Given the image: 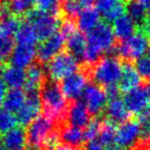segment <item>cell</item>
<instances>
[{
    "label": "cell",
    "mask_w": 150,
    "mask_h": 150,
    "mask_svg": "<svg viewBox=\"0 0 150 150\" xmlns=\"http://www.w3.org/2000/svg\"><path fill=\"white\" fill-rule=\"evenodd\" d=\"M112 29L117 39L126 40L136 33V22L128 13H124L113 21Z\"/></svg>",
    "instance_id": "cb8c5ba5"
},
{
    "label": "cell",
    "mask_w": 150,
    "mask_h": 150,
    "mask_svg": "<svg viewBox=\"0 0 150 150\" xmlns=\"http://www.w3.org/2000/svg\"><path fill=\"white\" fill-rule=\"evenodd\" d=\"M115 135H116V127L115 124L111 122L110 120H106L102 122V128L99 135L98 140L102 143L104 146L111 147L112 144H115Z\"/></svg>",
    "instance_id": "f1b7e54d"
},
{
    "label": "cell",
    "mask_w": 150,
    "mask_h": 150,
    "mask_svg": "<svg viewBox=\"0 0 150 150\" xmlns=\"http://www.w3.org/2000/svg\"><path fill=\"white\" fill-rule=\"evenodd\" d=\"M123 101L130 113L141 115L150 109V100L146 88L138 87L124 94Z\"/></svg>",
    "instance_id": "7c38bea8"
},
{
    "label": "cell",
    "mask_w": 150,
    "mask_h": 150,
    "mask_svg": "<svg viewBox=\"0 0 150 150\" xmlns=\"http://www.w3.org/2000/svg\"><path fill=\"white\" fill-rule=\"evenodd\" d=\"M29 150H38V149H35V148H31V149H29Z\"/></svg>",
    "instance_id": "816d5d0a"
},
{
    "label": "cell",
    "mask_w": 150,
    "mask_h": 150,
    "mask_svg": "<svg viewBox=\"0 0 150 150\" xmlns=\"http://www.w3.org/2000/svg\"><path fill=\"white\" fill-rule=\"evenodd\" d=\"M42 109L41 99L38 93H28L24 105L17 113V120L21 125H30L39 117Z\"/></svg>",
    "instance_id": "5bb4252c"
},
{
    "label": "cell",
    "mask_w": 150,
    "mask_h": 150,
    "mask_svg": "<svg viewBox=\"0 0 150 150\" xmlns=\"http://www.w3.org/2000/svg\"><path fill=\"white\" fill-rule=\"evenodd\" d=\"M78 69V59L70 52H62L47 62L46 73L52 82L63 81Z\"/></svg>",
    "instance_id": "5b68a950"
},
{
    "label": "cell",
    "mask_w": 150,
    "mask_h": 150,
    "mask_svg": "<svg viewBox=\"0 0 150 150\" xmlns=\"http://www.w3.org/2000/svg\"><path fill=\"white\" fill-rule=\"evenodd\" d=\"M60 142H61V139H60L59 134L56 132H54L45 140V142H44L42 148H43L44 150H55L56 148H58V147L60 146Z\"/></svg>",
    "instance_id": "74e56055"
},
{
    "label": "cell",
    "mask_w": 150,
    "mask_h": 150,
    "mask_svg": "<svg viewBox=\"0 0 150 150\" xmlns=\"http://www.w3.org/2000/svg\"><path fill=\"white\" fill-rule=\"evenodd\" d=\"M1 77L6 87L11 89H21L26 84V71L23 69L7 65L1 71Z\"/></svg>",
    "instance_id": "ffe728a7"
},
{
    "label": "cell",
    "mask_w": 150,
    "mask_h": 150,
    "mask_svg": "<svg viewBox=\"0 0 150 150\" xmlns=\"http://www.w3.org/2000/svg\"><path fill=\"white\" fill-rule=\"evenodd\" d=\"M147 89V92H148V96H149V100H150V83L148 84V86L146 87Z\"/></svg>",
    "instance_id": "7dc6e473"
},
{
    "label": "cell",
    "mask_w": 150,
    "mask_h": 150,
    "mask_svg": "<svg viewBox=\"0 0 150 150\" xmlns=\"http://www.w3.org/2000/svg\"><path fill=\"white\" fill-rule=\"evenodd\" d=\"M1 141H2V137H0V144H1Z\"/></svg>",
    "instance_id": "f907efd6"
},
{
    "label": "cell",
    "mask_w": 150,
    "mask_h": 150,
    "mask_svg": "<svg viewBox=\"0 0 150 150\" xmlns=\"http://www.w3.org/2000/svg\"><path fill=\"white\" fill-rule=\"evenodd\" d=\"M128 14L135 22H144L147 18V10L140 2V0H130L126 3Z\"/></svg>",
    "instance_id": "f546056e"
},
{
    "label": "cell",
    "mask_w": 150,
    "mask_h": 150,
    "mask_svg": "<svg viewBox=\"0 0 150 150\" xmlns=\"http://www.w3.org/2000/svg\"><path fill=\"white\" fill-rule=\"evenodd\" d=\"M105 150H120L119 148H118V147H114V146H111V147H108V148L107 149H105Z\"/></svg>",
    "instance_id": "bcb514c9"
},
{
    "label": "cell",
    "mask_w": 150,
    "mask_h": 150,
    "mask_svg": "<svg viewBox=\"0 0 150 150\" xmlns=\"http://www.w3.org/2000/svg\"><path fill=\"white\" fill-rule=\"evenodd\" d=\"M141 80L142 78L139 75L136 67H134L132 63H124L119 81V89L124 91L126 93L133 89H136L140 87Z\"/></svg>",
    "instance_id": "603a6c76"
},
{
    "label": "cell",
    "mask_w": 150,
    "mask_h": 150,
    "mask_svg": "<svg viewBox=\"0 0 150 150\" xmlns=\"http://www.w3.org/2000/svg\"><path fill=\"white\" fill-rule=\"evenodd\" d=\"M45 71L39 64H33L26 71V88L28 93H38V90L43 87Z\"/></svg>",
    "instance_id": "d4e9b609"
},
{
    "label": "cell",
    "mask_w": 150,
    "mask_h": 150,
    "mask_svg": "<svg viewBox=\"0 0 150 150\" xmlns=\"http://www.w3.org/2000/svg\"><path fill=\"white\" fill-rule=\"evenodd\" d=\"M83 103L90 115H100L106 109L109 98L105 89L98 84H88L82 95Z\"/></svg>",
    "instance_id": "30bf717a"
},
{
    "label": "cell",
    "mask_w": 150,
    "mask_h": 150,
    "mask_svg": "<svg viewBox=\"0 0 150 150\" xmlns=\"http://www.w3.org/2000/svg\"><path fill=\"white\" fill-rule=\"evenodd\" d=\"M55 150H76L74 148H71V147H68L66 145H60L58 148H56Z\"/></svg>",
    "instance_id": "7bdbcfd3"
},
{
    "label": "cell",
    "mask_w": 150,
    "mask_h": 150,
    "mask_svg": "<svg viewBox=\"0 0 150 150\" xmlns=\"http://www.w3.org/2000/svg\"><path fill=\"white\" fill-rule=\"evenodd\" d=\"M90 115H90V110L83 102L75 101L68 107L66 117L69 125L82 129L85 128L88 122L92 120Z\"/></svg>",
    "instance_id": "2e32d148"
},
{
    "label": "cell",
    "mask_w": 150,
    "mask_h": 150,
    "mask_svg": "<svg viewBox=\"0 0 150 150\" xmlns=\"http://www.w3.org/2000/svg\"><path fill=\"white\" fill-rule=\"evenodd\" d=\"M140 2L146 8L147 11H150V0H140Z\"/></svg>",
    "instance_id": "b9f144b4"
},
{
    "label": "cell",
    "mask_w": 150,
    "mask_h": 150,
    "mask_svg": "<svg viewBox=\"0 0 150 150\" xmlns=\"http://www.w3.org/2000/svg\"><path fill=\"white\" fill-rule=\"evenodd\" d=\"M138 122L141 131V140L144 143L150 142V109L139 115Z\"/></svg>",
    "instance_id": "e575fe53"
},
{
    "label": "cell",
    "mask_w": 150,
    "mask_h": 150,
    "mask_svg": "<svg viewBox=\"0 0 150 150\" xmlns=\"http://www.w3.org/2000/svg\"><path fill=\"white\" fill-rule=\"evenodd\" d=\"M82 4L79 0H62V8L63 12L69 20L79 16L80 11L82 10Z\"/></svg>",
    "instance_id": "d6a6232c"
},
{
    "label": "cell",
    "mask_w": 150,
    "mask_h": 150,
    "mask_svg": "<svg viewBox=\"0 0 150 150\" xmlns=\"http://www.w3.org/2000/svg\"><path fill=\"white\" fill-rule=\"evenodd\" d=\"M105 112L108 117V120H110L113 124H122L126 122L131 115L123 99L119 97L110 99L108 101Z\"/></svg>",
    "instance_id": "ac0fdd59"
},
{
    "label": "cell",
    "mask_w": 150,
    "mask_h": 150,
    "mask_svg": "<svg viewBox=\"0 0 150 150\" xmlns=\"http://www.w3.org/2000/svg\"><path fill=\"white\" fill-rule=\"evenodd\" d=\"M18 122L17 117L14 113L9 112L7 110H0V133H7L8 131L16 128V125Z\"/></svg>",
    "instance_id": "836d02e7"
},
{
    "label": "cell",
    "mask_w": 150,
    "mask_h": 150,
    "mask_svg": "<svg viewBox=\"0 0 150 150\" xmlns=\"http://www.w3.org/2000/svg\"><path fill=\"white\" fill-rule=\"evenodd\" d=\"M59 136L64 145L74 149L82 146V144L85 141L83 130L77 127L71 126V125L63 127L59 133Z\"/></svg>",
    "instance_id": "44dd1931"
},
{
    "label": "cell",
    "mask_w": 150,
    "mask_h": 150,
    "mask_svg": "<svg viewBox=\"0 0 150 150\" xmlns=\"http://www.w3.org/2000/svg\"><path fill=\"white\" fill-rule=\"evenodd\" d=\"M88 85L86 74L82 71H76L63 80L61 84V89L67 99L76 101L83 95Z\"/></svg>",
    "instance_id": "4fadbf2b"
},
{
    "label": "cell",
    "mask_w": 150,
    "mask_h": 150,
    "mask_svg": "<svg viewBox=\"0 0 150 150\" xmlns=\"http://www.w3.org/2000/svg\"><path fill=\"white\" fill-rule=\"evenodd\" d=\"M143 34L146 36L148 39H150V16L145 18L143 22Z\"/></svg>",
    "instance_id": "60d3db41"
},
{
    "label": "cell",
    "mask_w": 150,
    "mask_h": 150,
    "mask_svg": "<svg viewBox=\"0 0 150 150\" xmlns=\"http://www.w3.org/2000/svg\"><path fill=\"white\" fill-rule=\"evenodd\" d=\"M79 1L81 2V4H84V5L88 6L93 1H95V0H79Z\"/></svg>",
    "instance_id": "f6af8a7d"
},
{
    "label": "cell",
    "mask_w": 150,
    "mask_h": 150,
    "mask_svg": "<svg viewBox=\"0 0 150 150\" xmlns=\"http://www.w3.org/2000/svg\"><path fill=\"white\" fill-rule=\"evenodd\" d=\"M27 99V94L21 89L8 90L3 100L4 110L11 113H18Z\"/></svg>",
    "instance_id": "4316f807"
},
{
    "label": "cell",
    "mask_w": 150,
    "mask_h": 150,
    "mask_svg": "<svg viewBox=\"0 0 150 150\" xmlns=\"http://www.w3.org/2000/svg\"><path fill=\"white\" fill-rule=\"evenodd\" d=\"M37 56V50L35 47L30 46H14L11 54H10V63L11 65L20 69H26L33 65L35 57Z\"/></svg>",
    "instance_id": "e0dca14e"
},
{
    "label": "cell",
    "mask_w": 150,
    "mask_h": 150,
    "mask_svg": "<svg viewBox=\"0 0 150 150\" xmlns=\"http://www.w3.org/2000/svg\"><path fill=\"white\" fill-rule=\"evenodd\" d=\"M20 26L21 23L14 16L5 14L0 21V67L10 57L14 48L16 34Z\"/></svg>",
    "instance_id": "277c9868"
},
{
    "label": "cell",
    "mask_w": 150,
    "mask_h": 150,
    "mask_svg": "<svg viewBox=\"0 0 150 150\" xmlns=\"http://www.w3.org/2000/svg\"><path fill=\"white\" fill-rule=\"evenodd\" d=\"M4 11H5V6L0 5V21H1V18L5 16V14H4Z\"/></svg>",
    "instance_id": "ee69618b"
},
{
    "label": "cell",
    "mask_w": 150,
    "mask_h": 150,
    "mask_svg": "<svg viewBox=\"0 0 150 150\" xmlns=\"http://www.w3.org/2000/svg\"><path fill=\"white\" fill-rule=\"evenodd\" d=\"M136 69L141 78L150 82V53H146L144 56L136 61Z\"/></svg>",
    "instance_id": "8d00e7d4"
},
{
    "label": "cell",
    "mask_w": 150,
    "mask_h": 150,
    "mask_svg": "<svg viewBox=\"0 0 150 150\" xmlns=\"http://www.w3.org/2000/svg\"><path fill=\"white\" fill-rule=\"evenodd\" d=\"M139 140H141V131L137 120H128L116 129L115 144L119 149H132Z\"/></svg>",
    "instance_id": "ba28073f"
},
{
    "label": "cell",
    "mask_w": 150,
    "mask_h": 150,
    "mask_svg": "<svg viewBox=\"0 0 150 150\" xmlns=\"http://www.w3.org/2000/svg\"><path fill=\"white\" fill-rule=\"evenodd\" d=\"M35 6L40 12L56 16L62 6V0H35Z\"/></svg>",
    "instance_id": "1f68e13d"
},
{
    "label": "cell",
    "mask_w": 150,
    "mask_h": 150,
    "mask_svg": "<svg viewBox=\"0 0 150 150\" xmlns=\"http://www.w3.org/2000/svg\"><path fill=\"white\" fill-rule=\"evenodd\" d=\"M35 5V0H8V8L17 16L30 13Z\"/></svg>",
    "instance_id": "4dcf8cb0"
},
{
    "label": "cell",
    "mask_w": 150,
    "mask_h": 150,
    "mask_svg": "<svg viewBox=\"0 0 150 150\" xmlns=\"http://www.w3.org/2000/svg\"><path fill=\"white\" fill-rule=\"evenodd\" d=\"M69 52L77 59L83 60V56L88 47V38L79 31H75L66 39Z\"/></svg>",
    "instance_id": "484cf974"
},
{
    "label": "cell",
    "mask_w": 150,
    "mask_h": 150,
    "mask_svg": "<svg viewBox=\"0 0 150 150\" xmlns=\"http://www.w3.org/2000/svg\"><path fill=\"white\" fill-rule=\"evenodd\" d=\"M27 140L32 148H42L45 140L55 132V122L45 115H39L27 129Z\"/></svg>",
    "instance_id": "8992f818"
},
{
    "label": "cell",
    "mask_w": 150,
    "mask_h": 150,
    "mask_svg": "<svg viewBox=\"0 0 150 150\" xmlns=\"http://www.w3.org/2000/svg\"><path fill=\"white\" fill-rule=\"evenodd\" d=\"M0 150H7V149L3 146V144H0Z\"/></svg>",
    "instance_id": "c3c4849f"
},
{
    "label": "cell",
    "mask_w": 150,
    "mask_h": 150,
    "mask_svg": "<svg viewBox=\"0 0 150 150\" xmlns=\"http://www.w3.org/2000/svg\"><path fill=\"white\" fill-rule=\"evenodd\" d=\"M122 67L118 58L114 56L102 57L97 61L90 69V76L95 84L101 87H112L117 86L121 78Z\"/></svg>",
    "instance_id": "3957f363"
},
{
    "label": "cell",
    "mask_w": 150,
    "mask_h": 150,
    "mask_svg": "<svg viewBox=\"0 0 150 150\" xmlns=\"http://www.w3.org/2000/svg\"><path fill=\"white\" fill-rule=\"evenodd\" d=\"M149 48L148 38L143 33H135L130 38L123 40L117 47V53L122 58L128 60L141 58L147 53Z\"/></svg>",
    "instance_id": "52a82bcc"
},
{
    "label": "cell",
    "mask_w": 150,
    "mask_h": 150,
    "mask_svg": "<svg viewBox=\"0 0 150 150\" xmlns=\"http://www.w3.org/2000/svg\"><path fill=\"white\" fill-rule=\"evenodd\" d=\"M100 18L101 14L96 7H93L90 5L83 7L79 16H77V24L80 31L90 33L101 24Z\"/></svg>",
    "instance_id": "d6986e66"
},
{
    "label": "cell",
    "mask_w": 150,
    "mask_h": 150,
    "mask_svg": "<svg viewBox=\"0 0 150 150\" xmlns=\"http://www.w3.org/2000/svg\"><path fill=\"white\" fill-rule=\"evenodd\" d=\"M66 43V37L61 32H57L50 38L43 40L37 48V57L41 62H50L52 58L62 53Z\"/></svg>",
    "instance_id": "8fae6325"
},
{
    "label": "cell",
    "mask_w": 150,
    "mask_h": 150,
    "mask_svg": "<svg viewBox=\"0 0 150 150\" xmlns=\"http://www.w3.org/2000/svg\"><path fill=\"white\" fill-rule=\"evenodd\" d=\"M29 23L32 25L39 39L45 40L58 32L60 21L55 14L34 12L29 16Z\"/></svg>",
    "instance_id": "9c48e42d"
},
{
    "label": "cell",
    "mask_w": 150,
    "mask_h": 150,
    "mask_svg": "<svg viewBox=\"0 0 150 150\" xmlns=\"http://www.w3.org/2000/svg\"><path fill=\"white\" fill-rule=\"evenodd\" d=\"M40 99L45 117L55 122L65 119L68 110L67 98L61 89V86L56 82L52 81L44 84L41 88Z\"/></svg>",
    "instance_id": "7a4b0ae2"
},
{
    "label": "cell",
    "mask_w": 150,
    "mask_h": 150,
    "mask_svg": "<svg viewBox=\"0 0 150 150\" xmlns=\"http://www.w3.org/2000/svg\"><path fill=\"white\" fill-rule=\"evenodd\" d=\"M2 143L7 150H23L28 143L27 132L21 127H16L3 135Z\"/></svg>",
    "instance_id": "7402d4cb"
},
{
    "label": "cell",
    "mask_w": 150,
    "mask_h": 150,
    "mask_svg": "<svg viewBox=\"0 0 150 150\" xmlns=\"http://www.w3.org/2000/svg\"><path fill=\"white\" fill-rule=\"evenodd\" d=\"M6 88H7V87H6L5 83H4L3 79H2L1 75H0V106L3 104L4 97H5L6 93H7V91H6Z\"/></svg>",
    "instance_id": "ab89813d"
},
{
    "label": "cell",
    "mask_w": 150,
    "mask_h": 150,
    "mask_svg": "<svg viewBox=\"0 0 150 150\" xmlns=\"http://www.w3.org/2000/svg\"><path fill=\"white\" fill-rule=\"evenodd\" d=\"M142 150H150V146L148 147V146H147V147H145V148H143Z\"/></svg>",
    "instance_id": "681fc988"
},
{
    "label": "cell",
    "mask_w": 150,
    "mask_h": 150,
    "mask_svg": "<svg viewBox=\"0 0 150 150\" xmlns=\"http://www.w3.org/2000/svg\"><path fill=\"white\" fill-rule=\"evenodd\" d=\"M101 128H102V122L99 120H92L88 122V126L84 128V137H85V140L94 141L98 140L99 135L101 132Z\"/></svg>",
    "instance_id": "d590c367"
},
{
    "label": "cell",
    "mask_w": 150,
    "mask_h": 150,
    "mask_svg": "<svg viewBox=\"0 0 150 150\" xmlns=\"http://www.w3.org/2000/svg\"><path fill=\"white\" fill-rule=\"evenodd\" d=\"M96 8L107 21H115L126 13L124 0H95Z\"/></svg>",
    "instance_id": "9a60e30c"
},
{
    "label": "cell",
    "mask_w": 150,
    "mask_h": 150,
    "mask_svg": "<svg viewBox=\"0 0 150 150\" xmlns=\"http://www.w3.org/2000/svg\"><path fill=\"white\" fill-rule=\"evenodd\" d=\"M85 150H105V146L99 140H94L88 143Z\"/></svg>",
    "instance_id": "f35d334b"
},
{
    "label": "cell",
    "mask_w": 150,
    "mask_h": 150,
    "mask_svg": "<svg viewBox=\"0 0 150 150\" xmlns=\"http://www.w3.org/2000/svg\"><path fill=\"white\" fill-rule=\"evenodd\" d=\"M38 40H39V38H38L36 32L30 23L28 22L21 24L20 29L16 34L17 45L35 47Z\"/></svg>",
    "instance_id": "83f0119b"
},
{
    "label": "cell",
    "mask_w": 150,
    "mask_h": 150,
    "mask_svg": "<svg viewBox=\"0 0 150 150\" xmlns=\"http://www.w3.org/2000/svg\"><path fill=\"white\" fill-rule=\"evenodd\" d=\"M88 47L83 60L88 64H95L101 59L102 55L109 52L115 46L116 37L112 27L107 23H101L88 35Z\"/></svg>",
    "instance_id": "6da1fadb"
}]
</instances>
